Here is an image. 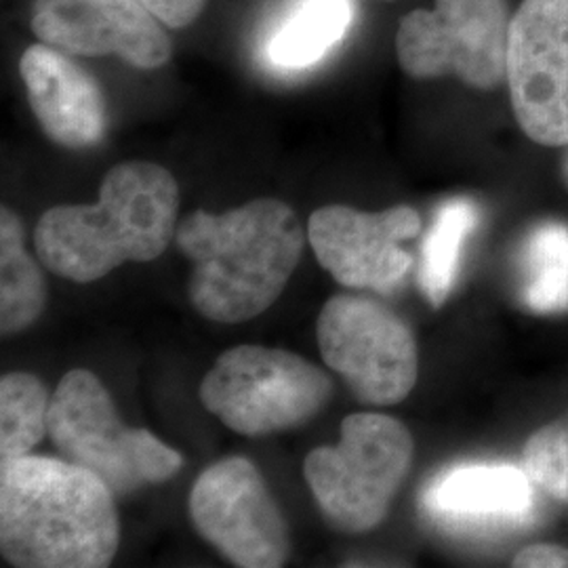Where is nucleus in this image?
<instances>
[{"label":"nucleus","mask_w":568,"mask_h":568,"mask_svg":"<svg viewBox=\"0 0 568 568\" xmlns=\"http://www.w3.org/2000/svg\"><path fill=\"white\" fill-rule=\"evenodd\" d=\"M180 187L161 164L112 166L95 204L49 209L34 232L42 264L72 283H93L119 265L154 262L178 234Z\"/></svg>","instance_id":"nucleus-3"},{"label":"nucleus","mask_w":568,"mask_h":568,"mask_svg":"<svg viewBox=\"0 0 568 568\" xmlns=\"http://www.w3.org/2000/svg\"><path fill=\"white\" fill-rule=\"evenodd\" d=\"M413 436L382 413L345 417L335 447L314 448L305 483L326 520L345 532H366L386 520L413 462Z\"/></svg>","instance_id":"nucleus-4"},{"label":"nucleus","mask_w":568,"mask_h":568,"mask_svg":"<svg viewBox=\"0 0 568 568\" xmlns=\"http://www.w3.org/2000/svg\"><path fill=\"white\" fill-rule=\"evenodd\" d=\"M419 232V213L405 204L382 213L328 204L314 211L307 224L316 260L337 283L377 293H392L405 281L413 257L400 243Z\"/></svg>","instance_id":"nucleus-11"},{"label":"nucleus","mask_w":568,"mask_h":568,"mask_svg":"<svg viewBox=\"0 0 568 568\" xmlns=\"http://www.w3.org/2000/svg\"><path fill=\"white\" fill-rule=\"evenodd\" d=\"M506 82L528 138L567 145L568 0H523L509 28Z\"/></svg>","instance_id":"nucleus-10"},{"label":"nucleus","mask_w":568,"mask_h":568,"mask_svg":"<svg viewBox=\"0 0 568 568\" xmlns=\"http://www.w3.org/2000/svg\"><path fill=\"white\" fill-rule=\"evenodd\" d=\"M201 400L224 426L248 438L304 426L333 396V384L300 354L236 345L204 375Z\"/></svg>","instance_id":"nucleus-6"},{"label":"nucleus","mask_w":568,"mask_h":568,"mask_svg":"<svg viewBox=\"0 0 568 568\" xmlns=\"http://www.w3.org/2000/svg\"><path fill=\"white\" fill-rule=\"evenodd\" d=\"M28 103L51 142L70 150L100 143L108 129L102 87L72 55L44 42L21 53Z\"/></svg>","instance_id":"nucleus-13"},{"label":"nucleus","mask_w":568,"mask_h":568,"mask_svg":"<svg viewBox=\"0 0 568 568\" xmlns=\"http://www.w3.org/2000/svg\"><path fill=\"white\" fill-rule=\"evenodd\" d=\"M384 2H394V0H384Z\"/></svg>","instance_id":"nucleus-24"},{"label":"nucleus","mask_w":568,"mask_h":568,"mask_svg":"<svg viewBox=\"0 0 568 568\" xmlns=\"http://www.w3.org/2000/svg\"><path fill=\"white\" fill-rule=\"evenodd\" d=\"M316 339L326 365L365 405H398L415 387V337L386 305L358 295H335L318 316Z\"/></svg>","instance_id":"nucleus-8"},{"label":"nucleus","mask_w":568,"mask_h":568,"mask_svg":"<svg viewBox=\"0 0 568 568\" xmlns=\"http://www.w3.org/2000/svg\"><path fill=\"white\" fill-rule=\"evenodd\" d=\"M196 532L241 568L283 567L291 554L288 525L262 471L244 457L204 469L190 493Z\"/></svg>","instance_id":"nucleus-9"},{"label":"nucleus","mask_w":568,"mask_h":568,"mask_svg":"<svg viewBox=\"0 0 568 568\" xmlns=\"http://www.w3.org/2000/svg\"><path fill=\"white\" fill-rule=\"evenodd\" d=\"M562 180L568 187V143L565 145V154H562Z\"/></svg>","instance_id":"nucleus-23"},{"label":"nucleus","mask_w":568,"mask_h":568,"mask_svg":"<svg viewBox=\"0 0 568 568\" xmlns=\"http://www.w3.org/2000/svg\"><path fill=\"white\" fill-rule=\"evenodd\" d=\"M508 0H436L406 13L396 32V58L410 79L455 77L480 91L508 79Z\"/></svg>","instance_id":"nucleus-7"},{"label":"nucleus","mask_w":568,"mask_h":568,"mask_svg":"<svg viewBox=\"0 0 568 568\" xmlns=\"http://www.w3.org/2000/svg\"><path fill=\"white\" fill-rule=\"evenodd\" d=\"M121 544L114 493L65 459L0 464V551L20 568H103Z\"/></svg>","instance_id":"nucleus-1"},{"label":"nucleus","mask_w":568,"mask_h":568,"mask_svg":"<svg viewBox=\"0 0 568 568\" xmlns=\"http://www.w3.org/2000/svg\"><path fill=\"white\" fill-rule=\"evenodd\" d=\"M478 220V206L467 199L448 201L438 209L422 246L419 264V286L434 307L447 302L459 272L462 248Z\"/></svg>","instance_id":"nucleus-17"},{"label":"nucleus","mask_w":568,"mask_h":568,"mask_svg":"<svg viewBox=\"0 0 568 568\" xmlns=\"http://www.w3.org/2000/svg\"><path fill=\"white\" fill-rule=\"evenodd\" d=\"M51 396L39 377L9 373L0 379V464L30 455L49 434Z\"/></svg>","instance_id":"nucleus-18"},{"label":"nucleus","mask_w":568,"mask_h":568,"mask_svg":"<svg viewBox=\"0 0 568 568\" xmlns=\"http://www.w3.org/2000/svg\"><path fill=\"white\" fill-rule=\"evenodd\" d=\"M349 0H300L267 42V58L284 70H304L344 39Z\"/></svg>","instance_id":"nucleus-15"},{"label":"nucleus","mask_w":568,"mask_h":568,"mask_svg":"<svg viewBox=\"0 0 568 568\" xmlns=\"http://www.w3.org/2000/svg\"><path fill=\"white\" fill-rule=\"evenodd\" d=\"M523 467L535 487L554 499H568V419L539 429L528 440Z\"/></svg>","instance_id":"nucleus-20"},{"label":"nucleus","mask_w":568,"mask_h":568,"mask_svg":"<svg viewBox=\"0 0 568 568\" xmlns=\"http://www.w3.org/2000/svg\"><path fill=\"white\" fill-rule=\"evenodd\" d=\"M47 304L44 278L23 244L20 217L0 209V331L16 335L41 318Z\"/></svg>","instance_id":"nucleus-16"},{"label":"nucleus","mask_w":568,"mask_h":568,"mask_svg":"<svg viewBox=\"0 0 568 568\" xmlns=\"http://www.w3.org/2000/svg\"><path fill=\"white\" fill-rule=\"evenodd\" d=\"M523 300L535 312L568 310V227H535L523 251Z\"/></svg>","instance_id":"nucleus-19"},{"label":"nucleus","mask_w":568,"mask_h":568,"mask_svg":"<svg viewBox=\"0 0 568 568\" xmlns=\"http://www.w3.org/2000/svg\"><path fill=\"white\" fill-rule=\"evenodd\" d=\"M514 567L568 568V549L558 546H530L516 556Z\"/></svg>","instance_id":"nucleus-22"},{"label":"nucleus","mask_w":568,"mask_h":568,"mask_svg":"<svg viewBox=\"0 0 568 568\" xmlns=\"http://www.w3.org/2000/svg\"><path fill=\"white\" fill-rule=\"evenodd\" d=\"M535 490L525 467H453L426 490V509L445 525L471 530L525 527L535 518Z\"/></svg>","instance_id":"nucleus-14"},{"label":"nucleus","mask_w":568,"mask_h":568,"mask_svg":"<svg viewBox=\"0 0 568 568\" xmlns=\"http://www.w3.org/2000/svg\"><path fill=\"white\" fill-rule=\"evenodd\" d=\"M49 436L61 459L100 476L114 495L173 478L183 457L148 429L126 427L98 375L77 368L51 396Z\"/></svg>","instance_id":"nucleus-5"},{"label":"nucleus","mask_w":568,"mask_h":568,"mask_svg":"<svg viewBox=\"0 0 568 568\" xmlns=\"http://www.w3.org/2000/svg\"><path fill=\"white\" fill-rule=\"evenodd\" d=\"M30 28L68 55H116L140 70L171 60L173 44L140 0H34Z\"/></svg>","instance_id":"nucleus-12"},{"label":"nucleus","mask_w":568,"mask_h":568,"mask_svg":"<svg viewBox=\"0 0 568 568\" xmlns=\"http://www.w3.org/2000/svg\"><path fill=\"white\" fill-rule=\"evenodd\" d=\"M175 243L192 262L190 302L206 321L239 325L281 297L304 255L297 213L257 199L224 215L196 211L178 225Z\"/></svg>","instance_id":"nucleus-2"},{"label":"nucleus","mask_w":568,"mask_h":568,"mask_svg":"<svg viewBox=\"0 0 568 568\" xmlns=\"http://www.w3.org/2000/svg\"><path fill=\"white\" fill-rule=\"evenodd\" d=\"M166 28H187L201 18L206 0H140Z\"/></svg>","instance_id":"nucleus-21"}]
</instances>
